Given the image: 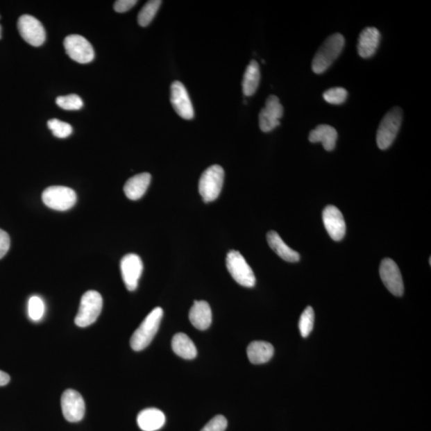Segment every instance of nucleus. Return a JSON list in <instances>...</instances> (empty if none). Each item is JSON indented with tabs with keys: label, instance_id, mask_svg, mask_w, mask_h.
Masks as SVG:
<instances>
[{
	"label": "nucleus",
	"instance_id": "nucleus-1",
	"mask_svg": "<svg viewBox=\"0 0 431 431\" xmlns=\"http://www.w3.org/2000/svg\"><path fill=\"white\" fill-rule=\"evenodd\" d=\"M345 44L344 37L341 34H333L323 42L319 48L312 60V71L316 74H322L332 66L339 56Z\"/></svg>",
	"mask_w": 431,
	"mask_h": 431
},
{
	"label": "nucleus",
	"instance_id": "nucleus-2",
	"mask_svg": "<svg viewBox=\"0 0 431 431\" xmlns=\"http://www.w3.org/2000/svg\"><path fill=\"white\" fill-rule=\"evenodd\" d=\"M163 317L161 307L154 308L144 319L130 339L133 350L140 351L148 347L157 334Z\"/></svg>",
	"mask_w": 431,
	"mask_h": 431
},
{
	"label": "nucleus",
	"instance_id": "nucleus-3",
	"mask_svg": "<svg viewBox=\"0 0 431 431\" xmlns=\"http://www.w3.org/2000/svg\"><path fill=\"white\" fill-rule=\"evenodd\" d=\"M402 121L403 110L398 106L383 117L376 135L377 145L380 150L385 151L392 145L400 129Z\"/></svg>",
	"mask_w": 431,
	"mask_h": 431
},
{
	"label": "nucleus",
	"instance_id": "nucleus-4",
	"mask_svg": "<svg viewBox=\"0 0 431 431\" xmlns=\"http://www.w3.org/2000/svg\"><path fill=\"white\" fill-rule=\"evenodd\" d=\"M103 297L99 292L88 291L83 294L74 322L78 327L92 326L100 316L103 310Z\"/></svg>",
	"mask_w": 431,
	"mask_h": 431
},
{
	"label": "nucleus",
	"instance_id": "nucleus-5",
	"mask_svg": "<svg viewBox=\"0 0 431 431\" xmlns=\"http://www.w3.org/2000/svg\"><path fill=\"white\" fill-rule=\"evenodd\" d=\"M225 178L221 167L214 164L202 174L199 180V193L206 203L214 201L219 196Z\"/></svg>",
	"mask_w": 431,
	"mask_h": 431
},
{
	"label": "nucleus",
	"instance_id": "nucleus-6",
	"mask_svg": "<svg viewBox=\"0 0 431 431\" xmlns=\"http://www.w3.org/2000/svg\"><path fill=\"white\" fill-rule=\"evenodd\" d=\"M226 266L228 273L239 285L253 287L255 285L253 271L246 262L242 253L232 250L227 254Z\"/></svg>",
	"mask_w": 431,
	"mask_h": 431
},
{
	"label": "nucleus",
	"instance_id": "nucleus-7",
	"mask_svg": "<svg viewBox=\"0 0 431 431\" xmlns=\"http://www.w3.org/2000/svg\"><path fill=\"white\" fill-rule=\"evenodd\" d=\"M42 199L51 210L67 211L76 205L77 195L74 189L66 186H51L44 191Z\"/></svg>",
	"mask_w": 431,
	"mask_h": 431
},
{
	"label": "nucleus",
	"instance_id": "nucleus-8",
	"mask_svg": "<svg viewBox=\"0 0 431 431\" xmlns=\"http://www.w3.org/2000/svg\"><path fill=\"white\" fill-rule=\"evenodd\" d=\"M67 54L72 60L86 64L94 58V48L87 39L79 35H71L64 40Z\"/></svg>",
	"mask_w": 431,
	"mask_h": 431
},
{
	"label": "nucleus",
	"instance_id": "nucleus-9",
	"mask_svg": "<svg viewBox=\"0 0 431 431\" xmlns=\"http://www.w3.org/2000/svg\"><path fill=\"white\" fill-rule=\"evenodd\" d=\"M21 37L31 46L40 47L46 40V31L40 21L29 15L21 16L18 20Z\"/></svg>",
	"mask_w": 431,
	"mask_h": 431
},
{
	"label": "nucleus",
	"instance_id": "nucleus-10",
	"mask_svg": "<svg viewBox=\"0 0 431 431\" xmlns=\"http://www.w3.org/2000/svg\"><path fill=\"white\" fill-rule=\"evenodd\" d=\"M61 407L64 418L70 423L81 421L86 412V405L83 396L72 389H67L63 392Z\"/></svg>",
	"mask_w": 431,
	"mask_h": 431
},
{
	"label": "nucleus",
	"instance_id": "nucleus-11",
	"mask_svg": "<svg viewBox=\"0 0 431 431\" xmlns=\"http://www.w3.org/2000/svg\"><path fill=\"white\" fill-rule=\"evenodd\" d=\"M284 114L283 106L280 99L275 95H271L266 100L264 108L259 115V124L260 130L264 133L273 130L280 126V119Z\"/></svg>",
	"mask_w": 431,
	"mask_h": 431
},
{
	"label": "nucleus",
	"instance_id": "nucleus-12",
	"mask_svg": "<svg viewBox=\"0 0 431 431\" xmlns=\"http://www.w3.org/2000/svg\"><path fill=\"white\" fill-rule=\"evenodd\" d=\"M380 274L382 283L391 294L396 296L403 295L404 285L400 270L393 260L387 258L382 260Z\"/></svg>",
	"mask_w": 431,
	"mask_h": 431
},
{
	"label": "nucleus",
	"instance_id": "nucleus-13",
	"mask_svg": "<svg viewBox=\"0 0 431 431\" xmlns=\"http://www.w3.org/2000/svg\"><path fill=\"white\" fill-rule=\"evenodd\" d=\"M143 271V263L140 255L130 253L121 260L122 280L126 289L130 291L137 289Z\"/></svg>",
	"mask_w": 431,
	"mask_h": 431
},
{
	"label": "nucleus",
	"instance_id": "nucleus-14",
	"mask_svg": "<svg viewBox=\"0 0 431 431\" xmlns=\"http://www.w3.org/2000/svg\"><path fill=\"white\" fill-rule=\"evenodd\" d=\"M170 101H171L176 113L180 117L186 120L194 119L193 104L191 103L187 90L182 83L178 81L173 83Z\"/></svg>",
	"mask_w": 431,
	"mask_h": 431
},
{
	"label": "nucleus",
	"instance_id": "nucleus-15",
	"mask_svg": "<svg viewBox=\"0 0 431 431\" xmlns=\"http://www.w3.org/2000/svg\"><path fill=\"white\" fill-rule=\"evenodd\" d=\"M323 221L329 236L335 242L341 241L346 233V223L338 208L327 206L323 212Z\"/></svg>",
	"mask_w": 431,
	"mask_h": 431
},
{
	"label": "nucleus",
	"instance_id": "nucleus-16",
	"mask_svg": "<svg viewBox=\"0 0 431 431\" xmlns=\"http://www.w3.org/2000/svg\"><path fill=\"white\" fill-rule=\"evenodd\" d=\"M380 32L375 28H366L361 32L357 49L362 58H367L375 55L380 42Z\"/></svg>",
	"mask_w": 431,
	"mask_h": 431
},
{
	"label": "nucleus",
	"instance_id": "nucleus-17",
	"mask_svg": "<svg viewBox=\"0 0 431 431\" xmlns=\"http://www.w3.org/2000/svg\"><path fill=\"white\" fill-rule=\"evenodd\" d=\"M137 423L143 431H156L166 423V416L158 409L147 408L138 414Z\"/></svg>",
	"mask_w": 431,
	"mask_h": 431
},
{
	"label": "nucleus",
	"instance_id": "nucleus-18",
	"mask_svg": "<svg viewBox=\"0 0 431 431\" xmlns=\"http://www.w3.org/2000/svg\"><path fill=\"white\" fill-rule=\"evenodd\" d=\"M189 321L193 326L201 331L209 328L212 323L211 307L206 301H195L189 311Z\"/></svg>",
	"mask_w": 431,
	"mask_h": 431
},
{
	"label": "nucleus",
	"instance_id": "nucleus-19",
	"mask_svg": "<svg viewBox=\"0 0 431 431\" xmlns=\"http://www.w3.org/2000/svg\"><path fill=\"white\" fill-rule=\"evenodd\" d=\"M151 182V175L150 174L142 173L135 175L126 183L124 193L130 200L137 201L140 199L146 194Z\"/></svg>",
	"mask_w": 431,
	"mask_h": 431
},
{
	"label": "nucleus",
	"instance_id": "nucleus-20",
	"mask_svg": "<svg viewBox=\"0 0 431 431\" xmlns=\"http://www.w3.org/2000/svg\"><path fill=\"white\" fill-rule=\"evenodd\" d=\"M338 134L334 127L322 124L310 132L308 140L312 143L321 142L327 151H332L337 145Z\"/></svg>",
	"mask_w": 431,
	"mask_h": 431
},
{
	"label": "nucleus",
	"instance_id": "nucleus-21",
	"mask_svg": "<svg viewBox=\"0 0 431 431\" xmlns=\"http://www.w3.org/2000/svg\"><path fill=\"white\" fill-rule=\"evenodd\" d=\"M267 241L270 248L285 262L290 263L299 262L300 254L287 246L278 233L270 231L267 235Z\"/></svg>",
	"mask_w": 431,
	"mask_h": 431
},
{
	"label": "nucleus",
	"instance_id": "nucleus-22",
	"mask_svg": "<svg viewBox=\"0 0 431 431\" xmlns=\"http://www.w3.org/2000/svg\"><path fill=\"white\" fill-rule=\"evenodd\" d=\"M247 355L252 364H263L273 358L274 348L268 342L254 341L248 345Z\"/></svg>",
	"mask_w": 431,
	"mask_h": 431
},
{
	"label": "nucleus",
	"instance_id": "nucleus-23",
	"mask_svg": "<svg viewBox=\"0 0 431 431\" xmlns=\"http://www.w3.org/2000/svg\"><path fill=\"white\" fill-rule=\"evenodd\" d=\"M172 348L176 355L185 360H194L198 355L196 346L184 333L175 335L172 340Z\"/></svg>",
	"mask_w": 431,
	"mask_h": 431
},
{
	"label": "nucleus",
	"instance_id": "nucleus-24",
	"mask_svg": "<svg viewBox=\"0 0 431 431\" xmlns=\"http://www.w3.org/2000/svg\"><path fill=\"white\" fill-rule=\"evenodd\" d=\"M260 72L259 64L255 60L251 61L244 72L242 89L246 96L253 95L259 87Z\"/></svg>",
	"mask_w": 431,
	"mask_h": 431
},
{
	"label": "nucleus",
	"instance_id": "nucleus-25",
	"mask_svg": "<svg viewBox=\"0 0 431 431\" xmlns=\"http://www.w3.org/2000/svg\"><path fill=\"white\" fill-rule=\"evenodd\" d=\"M162 3V2L160 1V0H151V1L147 2L145 6L140 10V14H138V24L143 26V28L150 24L153 18L155 17Z\"/></svg>",
	"mask_w": 431,
	"mask_h": 431
},
{
	"label": "nucleus",
	"instance_id": "nucleus-26",
	"mask_svg": "<svg viewBox=\"0 0 431 431\" xmlns=\"http://www.w3.org/2000/svg\"><path fill=\"white\" fill-rule=\"evenodd\" d=\"M28 316L32 321L38 322L44 317L45 303L38 296H31L28 305Z\"/></svg>",
	"mask_w": 431,
	"mask_h": 431
},
{
	"label": "nucleus",
	"instance_id": "nucleus-27",
	"mask_svg": "<svg viewBox=\"0 0 431 431\" xmlns=\"http://www.w3.org/2000/svg\"><path fill=\"white\" fill-rule=\"evenodd\" d=\"M315 322V313L312 307H306L300 318L299 329L302 337L307 338L311 334Z\"/></svg>",
	"mask_w": 431,
	"mask_h": 431
},
{
	"label": "nucleus",
	"instance_id": "nucleus-28",
	"mask_svg": "<svg viewBox=\"0 0 431 431\" xmlns=\"http://www.w3.org/2000/svg\"><path fill=\"white\" fill-rule=\"evenodd\" d=\"M56 104L65 110H78L83 106L82 99L77 94L60 96L56 99Z\"/></svg>",
	"mask_w": 431,
	"mask_h": 431
},
{
	"label": "nucleus",
	"instance_id": "nucleus-29",
	"mask_svg": "<svg viewBox=\"0 0 431 431\" xmlns=\"http://www.w3.org/2000/svg\"><path fill=\"white\" fill-rule=\"evenodd\" d=\"M48 128L58 138H66L72 134L73 129L70 124L62 121L54 119L48 121Z\"/></svg>",
	"mask_w": 431,
	"mask_h": 431
},
{
	"label": "nucleus",
	"instance_id": "nucleus-30",
	"mask_svg": "<svg viewBox=\"0 0 431 431\" xmlns=\"http://www.w3.org/2000/svg\"><path fill=\"white\" fill-rule=\"evenodd\" d=\"M323 99L327 103L334 105L343 104L348 98V92L342 87L329 89L324 92Z\"/></svg>",
	"mask_w": 431,
	"mask_h": 431
},
{
	"label": "nucleus",
	"instance_id": "nucleus-31",
	"mask_svg": "<svg viewBox=\"0 0 431 431\" xmlns=\"http://www.w3.org/2000/svg\"><path fill=\"white\" fill-rule=\"evenodd\" d=\"M227 425V419L223 415H217L201 431H225Z\"/></svg>",
	"mask_w": 431,
	"mask_h": 431
},
{
	"label": "nucleus",
	"instance_id": "nucleus-32",
	"mask_svg": "<svg viewBox=\"0 0 431 431\" xmlns=\"http://www.w3.org/2000/svg\"><path fill=\"white\" fill-rule=\"evenodd\" d=\"M10 246V241L8 233L0 228V259L8 253Z\"/></svg>",
	"mask_w": 431,
	"mask_h": 431
},
{
	"label": "nucleus",
	"instance_id": "nucleus-33",
	"mask_svg": "<svg viewBox=\"0 0 431 431\" xmlns=\"http://www.w3.org/2000/svg\"><path fill=\"white\" fill-rule=\"evenodd\" d=\"M137 3L136 0H119L115 3L114 8L116 12L124 13L135 7Z\"/></svg>",
	"mask_w": 431,
	"mask_h": 431
},
{
	"label": "nucleus",
	"instance_id": "nucleus-34",
	"mask_svg": "<svg viewBox=\"0 0 431 431\" xmlns=\"http://www.w3.org/2000/svg\"><path fill=\"white\" fill-rule=\"evenodd\" d=\"M10 380V375L6 372L0 371V387L7 385Z\"/></svg>",
	"mask_w": 431,
	"mask_h": 431
},
{
	"label": "nucleus",
	"instance_id": "nucleus-35",
	"mask_svg": "<svg viewBox=\"0 0 431 431\" xmlns=\"http://www.w3.org/2000/svg\"><path fill=\"white\" fill-rule=\"evenodd\" d=\"M2 37V28H1V25H0V39H1Z\"/></svg>",
	"mask_w": 431,
	"mask_h": 431
}]
</instances>
